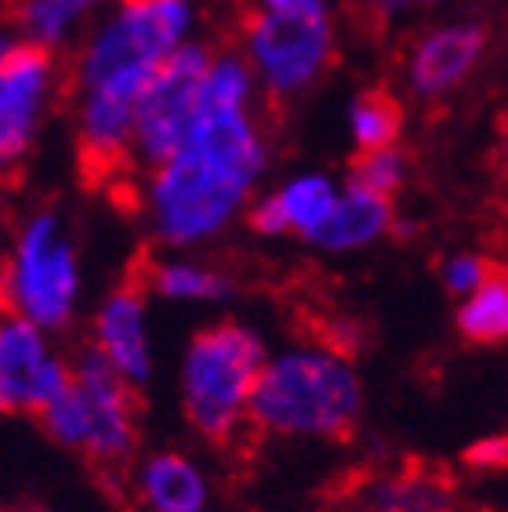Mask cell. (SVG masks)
Here are the masks:
<instances>
[{"label":"cell","instance_id":"6da1fadb","mask_svg":"<svg viewBox=\"0 0 508 512\" xmlns=\"http://www.w3.org/2000/svg\"><path fill=\"white\" fill-rule=\"evenodd\" d=\"M265 168V142L247 109L196 113L186 142L149 175V222L164 244L222 233Z\"/></svg>","mask_w":508,"mask_h":512},{"label":"cell","instance_id":"7a4b0ae2","mask_svg":"<svg viewBox=\"0 0 508 512\" xmlns=\"http://www.w3.org/2000/svg\"><path fill=\"white\" fill-rule=\"evenodd\" d=\"M157 66L160 59L120 15L84 51L77 66V153L88 178L102 182L131 164L138 106Z\"/></svg>","mask_w":508,"mask_h":512},{"label":"cell","instance_id":"3957f363","mask_svg":"<svg viewBox=\"0 0 508 512\" xmlns=\"http://www.w3.org/2000/svg\"><path fill=\"white\" fill-rule=\"evenodd\" d=\"M363 407V385L342 353L291 349L269 360L251 400V425L276 436H342Z\"/></svg>","mask_w":508,"mask_h":512},{"label":"cell","instance_id":"277c9868","mask_svg":"<svg viewBox=\"0 0 508 512\" xmlns=\"http://www.w3.org/2000/svg\"><path fill=\"white\" fill-rule=\"evenodd\" d=\"M269 364L262 338L240 324L204 327L189 342L182 364V407L196 433L229 440L240 422H251L254 389Z\"/></svg>","mask_w":508,"mask_h":512},{"label":"cell","instance_id":"5b68a950","mask_svg":"<svg viewBox=\"0 0 508 512\" xmlns=\"http://www.w3.org/2000/svg\"><path fill=\"white\" fill-rule=\"evenodd\" d=\"M334 51L331 15L323 0H294L287 8H258L247 22V55L273 95H302L327 69Z\"/></svg>","mask_w":508,"mask_h":512},{"label":"cell","instance_id":"8992f818","mask_svg":"<svg viewBox=\"0 0 508 512\" xmlns=\"http://www.w3.org/2000/svg\"><path fill=\"white\" fill-rule=\"evenodd\" d=\"M77 255L62 233V222L51 211L33 215L15 240L8 262L4 295L15 316H26L44 331H55L69 320L77 302Z\"/></svg>","mask_w":508,"mask_h":512},{"label":"cell","instance_id":"52a82bcc","mask_svg":"<svg viewBox=\"0 0 508 512\" xmlns=\"http://www.w3.org/2000/svg\"><path fill=\"white\" fill-rule=\"evenodd\" d=\"M211 62L215 59L207 55L204 44H182L171 59L160 62L138 106L131 164L157 171L175 157V149L186 142L193 128L196 102H200V88H204Z\"/></svg>","mask_w":508,"mask_h":512},{"label":"cell","instance_id":"ba28073f","mask_svg":"<svg viewBox=\"0 0 508 512\" xmlns=\"http://www.w3.org/2000/svg\"><path fill=\"white\" fill-rule=\"evenodd\" d=\"M73 382L84 400L88 436L84 454L95 465H124L138 440V404L131 382L109 364V356L91 345L73 360Z\"/></svg>","mask_w":508,"mask_h":512},{"label":"cell","instance_id":"9c48e42d","mask_svg":"<svg viewBox=\"0 0 508 512\" xmlns=\"http://www.w3.org/2000/svg\"><path fill=\"white\" fill-rule=\"evenodd\" d=\"M73 382V367L62 364L44 342V327L26 316H11L0 327V404L8 414L40 418Z\"/></svg>","mask_w":508,"mask_h":512},{"label":"cell","instance_id":"30bf717a","mask_svg":"<svg viewBox=\"0 0 508 512\" xmlns=\"http://www.w3.org/2000/svg\"><path fill=\"white\" fill-rule=\"evenodd\" d=\"M51 91V51L33 40H15L0 59V157L19 164L33 142Z\"/></svg>","mask_w":508,"mask_h":512},{"label":"cell","instance_id":"8fae6325","mask_svg":"<svg viewBox=\"0 0 508 512\" xmlns=\"http://www.w3.org/2000/svg\"><path fill=\"white\" fill-rule=\"evenodd\" d=\"M487 48V33L476 22L432 30L411 55V91L418 99H443L469 77Z\"/></svg>","mask_w":508,"mask_h":512},{"label":"cell","instance_id":"7c38bea8","mask_svg":"<svg viewBox=\"0 0 508 512\" xmlns=\"http://www.w3.org/2000/svg\"><path fill=\"white\" fill-rule=\"evenodd\" d=\"M95 345L109 356V364L117 367L131 385L149 378L146 298H142V284L138 280H127V284H120L106 298V306H102L95 324Z\"/></svg>","mask_w":508,"mask_h":512},{"label":"cell","instance_id":"4fadbf2b","mask_svg":"<svg viewBox=\"0 0 508 512\" xmlns=\"http://www.w3.org/2000/svg\"><path fill=\"white\" fill-rule=\"evenodd\" d=\"M138 498L146 512H204L207 480L186 454H149L138 469Z\"/></svg>","mask_w":508,"mask_h":512},{"label":"cell","instance_id":"5bb4252c","mask_svg":"<svg viewBox=\"0 0 508 512\" xmlns=\"http://www.w3.org/2000/svg\"><path fill=\"white\" fill-rule=\"evenodd\" d=\"M389 226L392 200L360 186V182H345V189L338 193V204H334V215L313 237V244L327 247V251H352V247L378 240Z\"/></svg>","mask_w":508,"mask_h":512},{"label":"cell","instance_id":"9a60e30c","mask_svg":"<svg viewBox=\"0 0 508 512\" xmlns=\"http://www.w3.org/2000/svg\"><path fill=\"white\" fill-rule=\"evenodd\" d=\"M371 512H450L454 491L450 480L432 469H403L396 476H381L367 487Z\"/></svg>","mask_w":508,"mask_h":512},{"label":"cell","instance_id":"2e32d148","mask_svg":"<svg viewBox=\"0 0 508 512\" xmlns=\"http://www.w3.org/2000/svg\"><path fill=\"white\" fill-rule=\"evenodd\" d=\"M458 331L472 345H494L508 338V273H494L458 306Z\"/></svg>","mask_w":508,"mask_h":512},{"label":"cell","instance_id":"e0dca14e","mask_svg":"<svg viewBox=\"0 0 508 512\" xmlns=\"http://www.w3.org/2000/svg\"><path fill=\"white\" fill-rule=\"evenodd\" d=\"M338 193H342V189H334L323 175H305V178L287 182V186L276 193V204L284 211L287 229L313 240L316 233L327 226V218L334 215Z\"/></svg>","mask_w":508,"mask_h":512},{"label":"cell","instance_id":"ac0fdd59","mask_svg":"<svg viewBox=\"0 0 508 512\" xmlns=\"http://www.w3.org/2000/svg\"><path fill=\"white\" fill-rule=\"evenodd\" d=\"M349 128L352 142L360 153H374V149H389L396 146L403 128V106L396 102V95L381 88H371L356 95L349 109Z\"/></svg>","mask_w":508,"mask_h":512},{"label":"cell","instance_id":"d6986e66","mask_svg":"<svg viewBox=\"0 0 508 512\" xmlns=\"http://www.w3.org/2000/svg\"><path fill=\"white\" fill-rule=\"evenodd\" d=\"M149 287L167 298H186V302H215L229 295V280L222 273L200 269L193 262H160L149 269Z\"/></svg>","mask_w":508,"mask_h":512},{"label":"cell","instance_id":"ffe728a7","mask_svg":"<svg viewBox=\"0 0 508 512\" xmlns=\"http://www.w3.org/2000/svg\"><path fill=\"white\" fill-rule=\"evenodd\" d=\"M15 19H19L22 40H33V44L48 48V44L66 37L69 22L77 19V8L66 4V0H19Z\"/></svg>","mask_w":508,"mask_h":512},{"label":"cell","instance_id":"44dd1931","mask_svg":"<svg viewBox=\"0 0 508 512\" xmlns=\"http://www.w3.org/2000/svg\"><path fill=\"white\" fill-rule=\"evenodd\" d=\"M349 182H360V186L374 189V193H381V197H392L403 182V153L396 146L374 149V153H360V157L352 160Z\"/></svg>","mask_w":508,"mask_h":512},{"label":"cell","instance_id":"7402d4cb","mask_svg":"<svg viewBox=\"0 0 508 512\" xmlns=\"http://www.w3.org/2000/svg\"><path fill=\"white\" fill-rule=\"evenodd\" d=\"M494 273H498V269H490L479 255H458L447 269H443V284H447L454 295L469 298L472 291H479Z\"/></svg>","mask_w":508,"mask_h":512},{"label":"cell","instance_id":"603a6c76","mask_svg":"<svg viewBox=\"0 0 508 512\" xmlns=\"http://www.w3.org/2000/svg\"><path fill=\"white\" fill-rule=\"evenodd\" d=\"M472 469H505L508 465V436H483L465 451Z\"/></svg>","mask_w":508,"mask_h":512},{"label":"cell","instance_id":"cb8c5ba5","mask_svg":"<svg viewBox=\"0 0 508 512\" xmlns=\"http://www.w3.org/2000/svg\"><path fill=\"white\" fill-rule=\"evenodd\" d=\"M371 4H378L381 11H396V8H407V4H414V0H371Z\"/></svg>","mask_w":508,"mask_h":512},{"label":"cell","instance_id":"d4e9b609","mask_svg":"<svg viewBox=\"0 0 508 512\" xmlns=\"http://www.w3.org/2000/svg\"><path fill=\"white\" fill-rule=\"evenodd\" d=\"M262 8H287V4H294V0H258Z\"/></svg>","mask_w":508,"mask_h":512},{"label":"cell","instance_id":"484cf974","mask_svg":"<svg viewBox=\"0 0 508 512\" xmlns=\"http://www.w3.org/2000/svg\"><path fill=\"white\" fill-rule=\"evenodd\" d=\"M66 4H73V8L80 11V8H84V4H95V0H66Z\"/></svg>","mask_w":508,"mask_h":512},{"label":"cell","instance_id":"4316f807","mask_svg":"<svg viewBox=\"0 0 508 512\" xmlns=\"http://www.w3.org/2000/svg\"><path fill=\"white\" fill-rule=\"evenodd\" d=\"M414 4H440V0H414Z\"/></svg>","mask_w":508,"mask_h":512},{"label":"cell","instance_id":"83f0119b","mask_svg":"<svg viewBox=\"0 0 508 512\" xmlns=\"http://www.w3.org/2000/svg\"><path fill=\"white\" fill-rule=\"evenodd\" d=\"M338 512H363V509H338Z\"/></svg>","mask_w":508,"mask_h":512},{"label":"cell","instance_id":"f1b7e54d","mask_svg":"<svg viewBox=\"0 0 508 512\" xmlns=\"http://www.w3.org/2000/svg\"><path fill=\"white\" fill-rule=\"evenodd\" d=\"M15 512H33V509H15Z\"/></svg>","mask_w":508,"mask_h":512}]
</instances>
